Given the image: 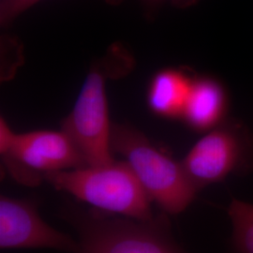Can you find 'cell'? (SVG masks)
<instances>
[{"label":"cell","mask_w":253,"mask_h":253,"mask_svg":"<svg viewBox=\"0 0 253 253\" xmlns=\"http://www.w3.org/2000/svg\"><path fill=\"white\" fill-rule=\"evenodd\" d=\"M44 178L94 208L137 220L153 219L151 199L126 162L48 172Z\"/></svg>","instance_id":"obj_1"},{"label":"cell","mask_w":253,"mask_h":253,"mask_svg":"<svg viewBox=\"0 0 253 253\" xmlns=\"http://www.w3.org/2000/svg\"><path fill=\"white\" fill-rule=\"evenodd\" d=\"M111 146L126 159L151 201L166 213L179 214L195 199L199 190L181 163L158 150L139 131L128 126H113Z\"/></svg>","instance_id":"obj_2"},{"label":"cell","mask_w":253,"mask_h":253,"mask_svg":"<svg viewBox=\"0 0 253 253\" xmlns=\"http://www.w3.org/2000/svg\"><path fill=\"white\" fill-rule=\"evenodd\" d=\"M116 61L96 66L88 73L82 86L72 113L64 120V130L80 150L87 166H101L112 163L111 134L106 79L109 72L124 71Z\"/></svg>","instance_id":"obj_3"},{"label":"cell","mask_w":253,"mask_h":253,"mask_svg":"<svg viewBox=\"0 0 253 253\" xmlns=\"http://www.w3.org/2000/svg\"><path fill=\"white\" fill-rule=\"evenodd\" d=\"M0 153L12 176L27 186H36L48 172L86 166L80 150L64 130L15 133L9 147Z\"/></svg>","instance_id":"obj_4"},{"label":"cell","mask_w":253,"mask_h":253,"mask_svg":"<svg viewBox=\"0 0 253 253\" xmlns=\"http://www.w3.org/2000/svg\"><path fill=\"white\" fill-rule=\"evenodd\" d=\"M76 253H180L163 221H96L82 235Z\"/></svg>","instance_id":"obj_5"},{"label":"cell","mask_w":253,"mask_h":253,"mask_svg":"<svg viewBox=\"0 0 253 253\" xmlns=\"http://www.w3.org/2000/svg\"><path fill=\"white\" fill-rule=\"evenodd\" d=\"M245 142L234 127L218 126L192 146L181 164L200 190L225 179L245 160Z\"/></svg>","instance_id":"obj_6"},{"label":"cell","mask_w":253,"mask_h":253,"mask_svg":"<svg viewBox=\"0 0 253 253\" xmlns=\"http://www.w3.org/2000/svg\"><path fill=\"white\" fill-rule=\"evenodd\" d=\"M1 249H54L76 253L79 244L48 225L28 201L0 198Z\"/></svg>","instance_id":"obj_7"},{"label":"cell","mask_w":253,"mask_h":253,"mask_svg":"<svg viewBox=\"0 0 253 253\" xmlns=\"http://www.w3.org/2000/svg\"><path fill=\"white\" fill-rule=\"evenodd\" d=\"M228 96L222 84L211 77L193 79L182 118L197 131H209L222 124Z\"/></svg>","instance_id":"obj_8"},{"label":"cell","mask_w":253,"mask_h":253,"mask_svg":"<svg viewBox=\"0 0 253 253\" xmlns=\"http://www.w3.org/2000/svg\"><path fill=\"white\" fill-rule=\"evenodd\" d=\"M193 79L179 70L166 69L155 74L147 101L154 114L167 118H182Z\"/></svg>","instance_id":"obj_9"},{"label":"cell","mask_w":253,"mask_h":253,"mask_svg":"<svg viewBox=\"0 0 253 253\" xmlns=\"http://www.w3.org/2000/svg\"><path fill=\"white\" fill-rule=\"evenodd\" d=\"M237 253H253V205L234 199L228 208Z\"/></svg>","instance_id":"obj_10"},{"label":"cell","mask_w":253,"mask_h":253,"mask_svg":"<svg viewBox=\"0 0 253 253\" xmlns=\"http://www.w3.org/2000/svg\"><path fill=\"white\" fill-rule=\"evenodd\" d=\"M41 0H1L0 23L2 27L9 26L27 9L34 6Z\"/></svg>","instance_id":"obj_11"},{"label":"cell","mask_w":253,"mask_h":253,"mask_svg":"<svg viewBox=\"0 0 253 253\" xmlns=\"http://www.w3.org/2000/svg\"><path fill=\"white\" fill-rule=\"evenodd\" d=\"M111 4H117L121 2L122 0H106ZM143 2H145V4H149V5H156V4H161L164 1H171L172 4L178 6V7H187L190 6L191 4L195 3L197 0H142Z\"/></svg>","instance_id":"obj_12"}]
</instances>
